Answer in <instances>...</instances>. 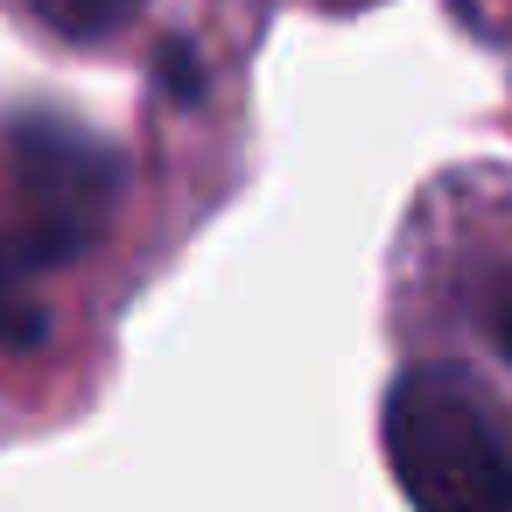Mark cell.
Here are the masks:
<instances>
[{"mask_svg":"<svg viewBox=\"0 0 512 512\" xmlns=\"http://www.w3.org/2000/svg\"><path fill=\"white\" fill-rule=\"evenodd\" d=\"M22 8L43 29H57L64 43H106V36H120L134 22L141 0H22Z\"/></svg>","mask_w":512,"mask_h":512,"instance_id":"3","label":"cell"},{"mask_svg":"<svg viewBox=\"0 0 512 512\" xmlns=\"http://www.w3.org/2000/svg\"><path fill=\"white\" fill-rule=\"evenodd\" d=\"M15 176H22V225L0 246V295L8 288L22 295L29 267H57L85 253L120 204V162L78 127L29 120L15 134Z\"/></svg>","mask_w":512,"mask_h":512,"instance_id":"2","label":"cell"},{"mask_svg":"<svg viewBox=\"0 0 512 512\" xmlns=\"http://www.w3.org/2000/svg\"><path fill=\"white\" fill-rule=\"evenodd\" d=\"M379 449L428 512H512V421L456 365H414L386 386Z\"/></svg>","mask_w":512,"mask_h":512,"instance_id":"1","label":"cell"},{"mask_svg":"<svg viewBox=\"0 0 512 512\" xmlns=\"http://www.w3.org/2000/svg\"><path fill=\"white\" fill-rule=\"evenodd\" d=\"M470 323H477V337L512 365V267H498V274H484V281L470 288Z\"/></svg>","mask_w":512,"mask_h":512,"instance_id":"4","label":"cell"}]
</instances>
